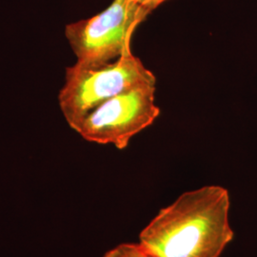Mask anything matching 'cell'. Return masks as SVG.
I'll return each mask as SVG.
<instances>
[{
  "mask_svg": "<svg viewBox=\"0 0 257 257\" xmlns=\"http://www.w3.org/2000/svg\"><path fill=\"white\" fill-rule=\"evenodd\" d=\"M168 0H137L139 6L147 14L148 16L155 10L165 3Z\"/></svg>",
  "mask_w": 257,
  "mask_h": 257,
  "instance_id": "8992f818",
  "label": "cell"
},
{
  "mask_svg": "<svg viewBox=\"0 0 257 257\" xmlns=\"http://www.w3.org/2000/svg\"><path fill=\"white\" fill-rule=\"evenodd\" d=\"M156 84L142 85L102 103L71 128L88 142L125 150L130 141L160 114Z\"/></svg>",
  "mask_w": 257,
  "mask_h": 257,
  "instance_id": "277c9868",
  "label": "cell"
},
{
  "mask_svg": "<svg viewBox=\"0 0 257 257\" xmlns=\"http://www.w3.org/2000/svg\"><path fill=\"white\" fill-rule=\"evenodd\" d=\"M230 194L221 186L182 193L162 209L139 234L155 257H219L233 239Z\"/></svg>",
  "mask_w": 257,
  "mask_h": 257,
  "instance_id": "6da1fadb",
  "label": "cell"
},
{
  "mask_svg": "<svg viewBox=\"0 0 257 257\" xmlns=\"http://www.w3.org/2000/svg\"><path fill=\"white\" fill-rule=\"evenodd\" d=\"M103 257H155L139 243H123L108 250Z\"/></svg>",
  "mask_w": 257,
  "mask_h": 257,
  "instance_id": "5b68a950",
  "label": "cell"
},
{
  "mask_svg": "<svg viewBox=\"0 0 257 257\" xmlns=\"http://www.w3.org/2000/svg\"><path fill=\"white\" fill-rule=\"evenodd\" d=\"M156 84L155 74L132 49L118 59L96 67L75 64L66 68L58 104L70 128L94 108L142 85Z\"/></svg>",
  "mask_w": 257,
  "mask_h": 257,
  "instance_id": "7a4b0ae2",
  "label": "cell"
},
{
  "mask_svg": "<svg viewBox=\"0 0 257 257\" xmlns=\"http://www.w3.org/2000/svg\"><path fill=\"white\" fill-rule=\"evenodd\" d=\"M147 18L137 0H112L94 17L67 25L65 37L75 64L96 67L118 59L131 50L136 29Z\"/></svg>",
  "mask_w": 257,
  "mask_h": 257,
  "instance_id": "3957f363",
  "label": "cell"
}]
</instances>
